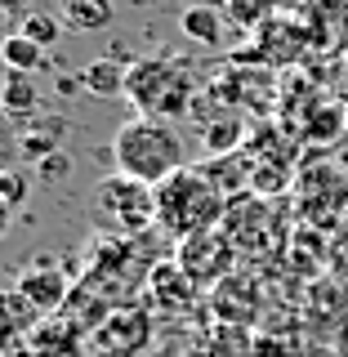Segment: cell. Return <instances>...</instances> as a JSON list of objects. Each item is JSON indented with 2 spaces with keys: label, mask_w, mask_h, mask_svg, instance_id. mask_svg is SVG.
Returning <instances> with one entry per match:
<instances>
[{
  "label": "cell",
  "mask_w": 348,
  "mask_h": 357,
  "mask_svg": "<svg viewBox=\"0 0 348 357\" xmlns=\"http://www.w3.org/2000/svg\"><path fill=\"white\" fill-rule=\"evenodd\" d=\"M223 210H228V192L206 174V165H183L165 183H156V228L174 241L219 228Z\"/></svg>",
  "instance_id": "cell-1"
},
{
  "label": "cell",
  "mask_w": 348,
  "mask_h": 357,
  "mask_svg": "<svg viewBox=\"0 0 348 357\" xmlns=\"http://www.w3.org/2000/svg\"><path fill=\"white\" fill-rule=\"evenodd\" d=\"M126 98H130V107H139V116H152V121L192 116V107H197V76H192V67H188L183 59L148 54V59L130 63Z\"/></svg>",
  "instance_id": "cell-2"
},
{
  "label": "cell",
  "mask_w": 348,
  "mask_h": 357,
  "mask_svg": "<svg viewBox=\"0 0 348 357\" xmlns=\"http://www.w3.org/2000/svg\"><path fill=\"white\" fill-rule=\"evenodd\" d=\"M112 156H116V170L143 183H165L174 170H183V139L170 121H152V116H134L116 130L112 139Z\"/></svg>",
  "instance_id": "cell-3"
},
{
  "label": "cell",
  "mask_w": 348,
  "mask_h": 357,
  "mask_svg": "<svg viewBox=\"0 0 348 357\" xmlns=\"http://www.w3.org/2000/svg\"><path fill=\"white\" fill-rule=\"evenodd\" d=\"M219 232L232 241L237 259H250V264H268L273 255H282L290 245V228H286V215H277V201L255 192L228 197Z\"/></svg>",
  "instance_id": "cell-4"
},
{
  "label": "cell",
  "mask_w": 348,
  "mask_h": 357,
  "mask_svg": "<svg viewBox=\"0 0 348 357\" xmlns=\"http://www.w3.org/2000/svg\"><path fill=\"white\" fill-rule=\"evenodd\" d=\"M139 250H143L139 237H98L94 250H89V264H85L81 282L94 286L112 308H130L134 295H139V286L148 290V277L156 268V264L143 259Z\"/></svg>",
  "instance_id": "cell-5"
},
{
  "label": "cell",
  "mask_w": 348,
  "mask_h": 357,
  "mask_svg": "<svg viewBox=\"0 0 348 357\" xmlns=\"http://www.w3.org/2000/svg\"><path fill=\"white\" fill-rule=\"evenodd\" d=\"M94 219L107 237H143L156 228V188L130 174H107L94 188Z\"/></svg>",
  "instance_id": "cell-6"
},
{
  "label": "cell",
  "mask_w": 348,
  "mask_h": 357,
  "mask_svg": "<svg viewBox=\"0 0 348 357\" xmlns=\"http://www.w3.org/2000/svg\"><path fill=\"white\" fill-rule=\"evenodd\" d=\"M295 210L304 228L326 232L348 215V170L335 161H312L295 174Z\"/></svg>",
  "instance_id": "cell-7"
},
{
  "label": "cell",
  "mask_w": 348,
  "mask_h": 357,
  "mask_svg": "<svg viewBox=\"0 0 348 357\" xmlns=\"http://www.w3.org/2000/svg\"><path fill=\"white\" fill-rule=\"evenodd\" d=\"M317 50V27L304 9H290V14H277L268 27L255 31V45L237 59H250L255 67H299L308 54Z\"/></svg>",
  "instance_id": "cell-8"
},
{
  "label": "cell",
  "mask_w": 348,
  "mask_h": 357,
  "mask_svg": "<svg viewBox=\"0 0 348 357\" xmlns=\"http://www.w3.org/2000/svg\"><path fill=\"white\" fill-rule=\"evenodd\" d=\"M170 259L183 268L188 277H192V286L201 290V295H210V290L223 286V282H228V277L241 268L237 250H232V241L223 237L219 228L197 232V237H188V241H174V255H170Z\"/></svg>",
  "instance_id": "cell-9"
},
{
  "label": "cell",
  "mask_w": 348,
  "mask_h": 357,
  "mask_svg": "<svg viewBox=\"0 0 348 357\" xmlns=\"http://www.w3.org/2000/svg\"><path fill=\"white\" fill-rule=\"evenodd\" d=\"M148 344H152V312L143 304L116 308L89 335V353L94 357H148Z\"/></svg>",
  "instance_id": "cell-10"
},
{
  "label": "cell",
  "mask_w": 348,
  "mask_h": 357,
  "mask_svg": "<svg viewBox=\"0 0 348 357\" xmlns=\"http://www.w3.org/2000/svg\"><path fill=\"white\" fill-rule=\"evenodd\" d=\"M206 308L219 326H237V331H250L264 312V282L250 273H232L223 286H215L206 295Z\"/></svg>",
  "instance_id": "cell-11"
},
{
  "label": "cell",
  "mask_w": 348,
  "mask_h": 357,
  "mask_svg": "<svg viewBox=\"0 0 348 357\" xmlns=\"http://www.w3.org/2000/svg\"><path fill=\"white\" fill-rule=\"evenodd\" d=\"M143 295H148V308L165 312V317H188V312L201 304V290L192 286V277H188L174 259H156Z\"/></svg>",
  "instance_id": "cell-12"
},
{
  "label": "cell",
  "mask_w": 348,
  "mask_h": 357,
  "mask_svg": "<svg viewBox=\"0 0 348 357\" xmlns=\"http://www.w3.org/2000/svg\"><path fill=\"white\" fill-rule=\"evenodd\" d=\"M14 286L45 312V317H59V312L67 308V299H72V277H67L63 268L45 264V259L31 264V268H22V277Z\"/></svg>",
  "instance_id": "cell-13"
},
{
  "label": "cell",
  "mask_w": 348,
  "mask_h": 357,
  "mask_svg": "<svg viewBox=\"0 0 348 357\" xmlns=\"http://www.w3.org/2000/svg\"><path fill=\"white\" fill-rule=\"evenodd\" d=\"M179 357H255V335L210 321L206 331L192 335V340L179 349Z\"/></svg>",
  "instance_id": "cell-14"
},
{
  "label": "cell",
  "mask_w": 348,
  "mask_h": 357,
  "mask_svg": "<svg viewBox=\"0 0 348 357\" xmlns=\"http://www.w3.org/2000/svg\"><path fill=\"white\" fill-rule=\"evenodd\" d=\"M27 340H31V349H36V357H76L89 335L59 312V317H45L40 326L27 335Z\"/></svg>",
  "instance_id": "cell-15"
},
{
  "label": "cell",
  "mask_w": 348,
  "mask_h": 357,
  "mask_svg": "<svg viewBox=\"0 0 348 357\" xmlns=\"http://www.w3.org/2000/svg\"><path fill=\"white\" fill-rule=\"evenodd\" d=\"M245 139H250V130H245L241 112H228V116H215V121L201 126V148H206V156H215V161L245 152Z\"/></svg>",
  "instance_id": "cell-16"
},
{
  "label": "cell",
  "mask_w": 348,
  "mask_h": 357,
  "mask_svg": "<svg viewBox=\"0 0 348 357\" xmlns=\"http://www.w3.org/2000/svg\"><path fill=\"white\" fill-rule=\"evenodd\" d=\"M348 130V107L340 98H317V107L304 116V126H299V139L304 143H321V148H331V143H340V134Z\"/></svg>",
  "instance_id": "cell-17"
},
{
  "label": "cell",
  "mask_w": 348,
  "mask_h": 357,
  "mask_svg": "<svg viewBox=\"0 0 348 357\" xmlns=\"http://www.w3.org/2000/svg\"><path fill=\"white\" fill-rule=\"evenodd\" d=\"M179 31H183L188 40H197V45H210V50H219L223 40H228V14L215 5H188L183 14H179Z\"/></svg>",
  "instance_id": "cell-18"
},
{
  "label": "cell",
  "mask_w": 348,
  "mask_h": 357,
  "mask_svg": "<svg viewBox=\"0 0 348 357\" xmlns=\"http://www.w3.org/2000/svg\"><path fill=\"white\" fill-rule=\"evenodd\" d=\"M63 130H67V121L63 116H36V126H31L27 134L18 139V152L27 156V161H45V156H54V152H63L59 143H63Z\"/></svg>",
  "instance_id": "cell-19"
},
{
  "label": "cell",
  "mask_w": 348,
  "mask_h": 357,
  "mask_svg": "<svg viewBox=\"0 0 348 357\" xmlns=\"http://www.w3.org/2000/svg\"><path fill=\"white\" fill-rule=\"evenodd\" d=\"M5 112L14 121H27V116H40V85L31 72H9L5 76Z\"/></svg>",
  "instance_id": "cell-20"
},
{
  "label": "cell",
  "mask_w": 348,
  "mask_h": 357,
  "mask_svg": "<svg viewBox=\"0 0 348 357\" xmlns=\"http://www.w3.org/2000/svg\"><path fill=\"white\" fill-rule=\"evenodd\" d=\"M304 14L317 27V50H335L340 27L348 22V0H304Z\"/></svg>",
  "instance_id": "cell-21"
},
{
  "label": "cell",
  "mask_w": 348,
  "mask_h": 357,
  "mask_svg": "<svg viewBox=\"0 0 348 357\" xmlns=\"http://www.w3.org/2000/svg\"><path fill=\"white\" fill-rule=\"evenodd\" d=\"M126 72H130V67H121L116 59H94L81 72V85L94 98H112V94H126Z\"/></svg>",
  "instance_id": "cell-22"
},
{
  "label": "cell",
  "mask_w": 348,
  "mask_h": 357,
  "mask_svg": "<svg viewBox=\"0 0 348 357\" xmlns=\"http://www.w3.org/2000/svg\"><path fill=\"white\" fill-rule=\"evenodd\" d=\"M112 14V0H63V22L76 31H103Z\"/></svg>",
  "instance_id": "cell-23"
},
{
  "label": "cell",
  "mask_w": 348,
  "mask_h": 357,
  "mask_svg": "<svg viewBox=\"0 0 348 357\" xmlns=\"http://www.w3.org/2000/svg\"><path fill=\"white\" fill-rule=\"evenodd\" d=\"M223 14L245 31H259L277 18V0H223Z\"/></svg>",
  "instance_id": "cell-24"
},
{
  "label": "cell",
  "mask_w": 348,
  "mask_h": 357,
  "mask_svg": "<svg viewBox=\"0 0 348 357\" xmlns=\"http://www.w3.org/2000/svg\"><path fill=\"white\" fill-rule=\"evenodd\" d=\"M5 312H9V335H22V331H36L40 321H45V312L31 304L27 295H22L18 286H9L5 290Z\"/></svg>",
  "instance_id": "cell-25"
},
{
  "label": "cell",
  "mask_w": 348,
  "mask_h": 357,
  "mask_svg": "<svg viewBox=\"0 0 348 357\" xmlns=\"http://www.w3.org/2000/svg\"><path fill=\"white\" fill-rule=\"evenodd\" d=\"M22 36H27L31 45H40V50H50V45H59L63 36V14H45V9H36V14L22 18Z\"/></svg>",
  "instance_id": "cell-26"
},
{
  "label": "cell",
  "mask_w": 348,
  "mask_h": 357,
  "mask_svg": "<svg viewBox=\"0 0 348 357\" xmlns=\"http://www.w3.org/2000/svg\"><path fill=\"white\" fill-rule=\"evenodd\" d=\"M40 45H31L22 31H14V36H5V67L9 72H36L40 67Z\"/></svg>",
  "instance_id": "cell-27"
},
{
  "label": "cell",
  "mask_w": 348,
  "mask_h": 357,
  "mask_svg": "<svg viewBox=\"0 0 348 357\" xmlns=\"http://www.w3.org/2000/svg\"><path fill=\"white\" fill-rule=\"evenodd\" d=\"M317 245H321V232L317 228H304V223H299L295 232H290V250H295V264L299 268H317ZM321 250H326V245H321Z\"/></svg>",
  "instance_id": "cell-28"
},
{
  "label": "cell",
  "mask_w": 348,
  "mask_h": 357,
  "mask_svg": "<svg viewBox=\"0 0 348 357\" xmlns=\"http://www.w3.org/2000/svg\"><path fill=\"white\" fill-rule=\"evenodd\" d=\"M72 174V156L67 152H54V156H45V161H36V178L40 183H59V178Z\"/></svg>",
  "instance_id": "cell-29"
},
{
  "label": "cell",
  "mask_w": 348,
  "mask_h": 357,
  "mask_svg": "<svg viewBox=\"0 0 348 357\" xmlns=\"http://www.w3.org/2000/svg\"><path fill=\"white\" fill-rule=\"evenodd\" d=\"M0 188H5V206L14 210L18 201L27 197V174H22V170H5V174H0Z\"/></svg>",
  "instance_id": "cell-30"
},
{
  "label": "cell",
  "mask_w": 348,
  "mask_h": 357,
  "mask_svg": "<svg viewBox=\"0 0 348 357\" xmlns=\"http://www.w3.org/2000/svg\"><path fill=\"white\" fill-rule=\"evenodd\" d=\"M5 357H36V349H31V340H22V335H9V340H5Z\"/></svg>",
  "instance_id": "cell-31"
},
{
  "label": "cell",
  "mask_w": 348,
  "mask_h": 357,
  "mask_svg": "<svg viewBox=\"0 0 348 357\" xmlns=\"http://www.w3.org/2000/svg\"><path fill=\"white\" fill-rule=\"evenodd\" d=\"M335 98H340V103L348 107V67H344L340 76H335Z\"/></svg>",
  "instance_id": "cell-32"
},
{
  "label": "cell",
  "mask_w": 348,
  "mask_h": 357,
  "mask_svg": "<svg viewBox=\"0 0 348 357\" xmlns=\"http://www.w3.org/2000/svg\"><path fill=\"white\" fill-rule=\"evenodd\" d=\"M5 9H9V14H14V9H22V0H5Z\"/></svg>",
  "instance_id": "cell-33"
},
{
  "label": "cell",
  "mask_w": 348,
  "mask_h": 357,
  "mask_svg": "<svg viewBox=\"0 0 348 357\" xmlns=\"http://www.w3.org/2000/svg\"><path fill=\"white\" fill-rule=\"evenodd\" d=\"M201 5H210V0H201Z\"/></svg>",
  "instance_id": "cell-34"
},
{
  "label": "cell",
  "mask_w": 348,
  "mask_h": 357,
  "mask_svg": "<svg viewBox=\"0 0 348 357\" xmlns=\"http://www.w3.org/2000/svg\"><path fill=\"white\" fill-rule=\"evenodd\" d=\"M277 5H282V0H277Z\"/></svg>",
  "instance_id": "cell-35"
}]
</instances>
